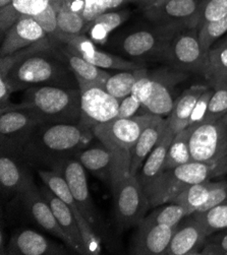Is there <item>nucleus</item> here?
Returning <instances> with one entry per match:
<instances>
[{"label": "nucleus", "mask_w": 227, "mask_h": 255, "mask_svg": "<svg viewBox=\"0 0 227 255\" xmlns=\"http://www.w3.org/2000/svg\"><path fill=\"white\" fill-rule=\"evenodd\" d=\"M93 136V130L82 123H44L23 147L19 159L37 170H56L87 148Z\"/></svg>", "instance_id": "obj_1"}, {"label": "nucleus", "mask_w": 227, "mask_h": 255, "mask_svg": "<svg viewBox=\"0 0 227 255\" xmlns=\"http://www.w3.org/2000/svg\"><path fill=\"white\" fill-rule=\"evenodd\" d=\"M8 78L17 91L36 86H51L65 89H79L74 74L54 49L42 51L14 66Z\"/></svg>", "instance_id": "obj_2"}, {"label": "nucleus", "mask_w": 227, "mask_h": 255, "mask_svg": "<svg viewBox=\"0 0 227 255\" xmlns=\"http://www.w3.org/2000/svg\"><path fill=\"white\" fill-rule=\"evenodd\" d=\"M21 107L33 110L44 123H80L81 92L51 86H36L26 90Z\"/></svg>", "instance_id": "obj_3"}, {"label": "nucleus", "mask_w": 227, "mask_h": 255, "mask_svg": "<svg viewBox=\"0 0 227 255\" xmlns=\"http://www.w3.org/2000/svg\"><path fill=\"white\" fill-rule=\"evenodd\" d=\"M155 116L157 115L145 113L132 118H114L93 127L94 136L115 155L121 178L130 174V151L142 131L154 120Z\"/></svg>", "instance_id": "obj_4"}, {"label": "nucleus", "mask_w": 227, "mask_h": 255, "mask_svg": "<svg viewBox=\"0 0 227 255\" xmlns=\"http://www.w3.org/2000/svg\"><path fill=\"white\" fill-rule=\"evenodd\" d=\"M214 178V165L197 161L161 172L146 188L151 208L171 202L189 186Z\"/></svg>", "instance_id": "obj_5"}, {"label": "nucleus", "mask_w": 227, "mask_h": 255, "mask_svg": "<svg viewBox=\"0 0 227 255\" xmlns=\"http://www.w3.org/2000/svg\"><path fill=\"white\" fill-rule=\"evenodd\" d=\"M163 61L173 68L206 79L209 70L208 53L201 46L198 27L176 33L168 43Z\"/></svg>", "instance_id": "obj_6"}, {"label": "nucleus", "mask_w": 227, "mask_h": 255, "mask_svg": "<svg viewBox=\"0 0 227 255\" xmlns=\"http://www.w3.org/2000/svg\"><path fill=\"white\" fill-rule=\"evenodd\" d=\"M115 199V219L122 230L137 228L146 218L150 202L146 190L137 176L122 177L112 187Z\"/></svg>", "instance_id": "obj_7"}, {"label": "nucleus", "mask_w": 227, "mask_h": 255, "mask_svg": "<svg viewBox=\"0 0 227 255\" xmlns=\"http://www.w3.org/2000/svg\"><path fill=\"white\" fill-rule=\"evenodd\" d=\"M0 114L1 154L19 158L21 150L44 121L33 110L26 107Z\"/></svg>", "instance_id": "obj_8"}, {"label": "nucleus", "mask_w": 227, "mask_h": 255, "mask_svg": "<svg viewBox=\"0 0 227 255\" xmlns=\"http://www.w3.org/2000/svg\"><path fill=\"white\" fill-rule=\"evenodd\" d=\"M190 148L193 161L215 166L227 154V115L200 124L192 133Z\"/></svg>", "instance_id": "obj_9"}, {"label": "nucleus", "mask_w": 227, "mask_h": 255, "mask_svg": "<svg viewBox=\"0 0 227 255\" xmlns=\"http://www.w3.org/2000/svg\"><path fill=\"white\" fill-rule=\"evenodd\" d=\"M143 10L145 17L155 25L181 31L199 25L201 0H165L143 6Z\"/></svg>", "instance_id": "obj_10"}, {"label": "nucleus", "mask_w": 227, "mask_h": 255, "mask_svg": "<svg viewBox=\"0 0 227 255\" xmlns=\"http://www.w3.org/2000/svg\"><path fill=\"white\" fill-rule=\"evenodd\" d=\"M178 32L179 30L161 25L139 30L124 38L122 51L137 61L163 60L168 43Z\"/></svg>", "instance_id": "obj_11"}, {"label": "nucleus", "mask_w": 227, "mask_h": 255, "mask_svg": "<svg viewBox=\"0 0 227 255\" xmlns=\"http://www.w3.org/2000/svg\"><path fill=\"white\" fill-rule=\"evenodd\" d=\"M152 79V94L142 106L147 113L166 118L172 111L175 90L180 84L188 80L189 73L171 66L150 72Z\"/></svg>", "instance_id": "obj_12"}, {"label": "nucleus", "mask_w": 227, "mask_h": 255, "mask_svg": "<svg viewBox=\"0 0 227 255\" xmlns=\"http://www.w3.org/2000/svg\"><path fill=\"white\" fill-rule=\"evenodd\" d=\"M79 90L81 92L80 123L93 129V127L116 117L120 102L102 87L79 84Z\"/></svg>", "instance_id": "obj_13"}, {"label": "nucleus", "mask_w": 227, "mask_h": 255, "mask_svg": "<svg viewBox=\"0 0 227 255\" xmlns=\"http://www.w3.org/2000/svg\"><path fill=\"white\" fill-rule=\"evenodd\" d=\"M37 172L43 183L55 195H57L63 202L66 203V206L70 209L73 216L77 219L89 254H100L102 252L100 238L92 228V226L89 224V222L86 220L83 213L81 212L78 203L73 198V195L63 176L59 172L54 170L38 169Z\"/></svg>", "instance_id": "obj_14"}, {"label": "nucleus", "mask_w": 227, "mask_h": 255, "mask_svg": "<svg viewBox=\"0 0 227 255\" xmlns=\"http://www.w3.org/2000/svg\"><path fill=\"white\" fill-rule=\"evenodd\" d=\"M54 171L59 172L63 176L81 212L92 226L95 232L97 231V234H99V228L102 225V221H101L100 215L92 199L89 190L87 175L83 165L77 159L72 158L63 162Z\"/></svg>", "instance_id": "obj_15"}, {"label": "nucleus", "mask_w": 227, "mask_h": 255, "mask_svg": "<svg viewBox=\"0 0 227 255\" xmlns=\"http://www.w3.org/2000/svg\"><path fill=\"white\" fill-rule=\"evenodd\" d=\"M19 199L38 225L54 237L60 239L71 251L75 252L74 244L60 227L52 209L41 194L39 187L35 184L33 177L30 178Z\"/></svg>", "instance_id": "obj_16"}, {"label": "nucleus", "mask_w": 227, "mask_h": 255, "mask_svg": "<svg viewBox=\"0 0 227 255\" xmlns=\"http://www.w3.org/2000/svg\"><path fill=\"white\" fill-rule=\"evenodd\" d=\"M61 44L67 45L74 53L79 54L92 64L102 69H117L121 71L136 70L145 67V64L142 61L128 60L98 49L95 43L87 35L65 38Z\"/></svg>", "instance_id": "obj_17"}, {"label": "nucleus", "mask_w": 227, "mask_h": 255, "mask_svg": "<svg viewBox=\"0 0 227 255\" xmlns=\"http://www.w3.org/2000/svg\"><path fill=\"white\" fill-rule=\"evenodd\" d=\"M208 237L204 228L190 215L176 227L170 243L163 255L200 254Z\"/></svg>", "instance_id": "obj_18"}, {"label": "nucleus", "mask_w": 227, "mask_h": 255, "mask_svg": "<svg viewBox=\"0 0 227 255\" xmlns=\"http://www.w3.org/2000/svg\"><path fill=\"white\" fill-rule=\"evenodd\" d=\"M83 167L113 187L121 178L115 155L104 144L87 147L75 157Z\"/></svg>", "instance_id": "obj_19"}, {"label": "nucleus", "mask_w": 227, "mask_h": 255, "mask_svg": "<svg viewBox=\"0 0 227 255\" xmlns=\"http://www.w3.org/2000/svg\"><path fill=\"white\" fill-rule=\"evenodd\" d=\"M176 227L148 224L142 221L137 227L131 253L137 255H163Z\"/></svg>", "instance_id": "obj_20"}, {"label": "nucleus", "mask_w": 227, "mask_h": 255, "mask_svg": "<svg viewBox=\"0 0 227 255\" xmlns=\"http://www.w3.org/2000/svg\"><path fill=\"white\" fill-rule=\"evenodd\" d=\"M68 252L65 247L29 229L13 234L5 249V254L10 255H62Z\"/></svg>", "instance_id": "obj_21"}, {"label": "nucleus", "mask_w": 227, "mask_h": 255, "mask_svg": "<svg viewBox=\"0 0 227 255\" xmlns=\"http://www.w3.org/2000/svg\"><path fill=\"white\" fill-rule=\"evenodd\" d=\"M3 37L0 57L10 55L17 50L47 38L40 24L29 15L21 16L17 19Z\"/></svg>", "instance_id": "obj_22"}, {"label": "nucleus", "mask_w": 227, "mask_h": 255, "mask_svg": "<svg viewBox=\"0 0 227 255\" xmlns=\"http://www.w3.org/2000/svg\"><path fill=\"white\" fill-rule=\"evenodd\" d=\"M54 50L74 74L78 84L94 85L104 88V85L111 75L108 71L92 64L79 54L74 53L65 44L56 46Z\"/></svg>", "instance_id": "obj_23"}, {"label": "nucleus", "mask_w": 227, "mask_h": 255, "mask_svg": "<svg viewBox=\"0 0 227 255\" xmlns=\"http://www.w3.org/2000/svg\"><path fill=\"white\" fill-rule=\"evenodd\" d=\"M39 189L43 197L49 203L50 208L52 209L60 227L63 229V231L74 244L75 253L89 254L79 223L73 216L70 209L66 206V203L63 202L57 195H55L46 185L40 187Z\"/></svg>", "instance_id": "obj_24"}, {"label": "nucleus", "mask_w": 227, "mask_h": 255, "mask_svg": "<svg viewBox=\"0 0 227 255\" xmlns=\"http://www.w3.org/2000/svg\"><path fill=\"white\" fill-rule=\"evenodd\" d=\"M168 124L166 118L155 116L154 120L142 131L138 140L130 151L129 173L131 175H138L144 162L161 138Z\"/></svg>", "instance_id": "obj_25"}, {"label": "nucleus", "mask_w": 227, "mask_h": 255, "mask_svg": "<svg viewBox=\"0 0 227 255\" xmlns=\"http://www.w3.org/2000/svg\"><path fill=\"white\" fill-rule=\"evenodd\" d=\"M19 158L1 154L0 159V183L5 197H19L32 175Z\"/></svg>", "instance_id": "obj_26"}, {"label": "nucleus", "mask_w": 227, "mask_h": 255, "mask_svg": "<svg viewBox=\"0 0 227 255\" xmlns=\"http://www.w3.org/2000/svg\"><path fill=\"white\" fill-rule=\"evenodd\" d=\"M54 2L57 10L58 29L61 35L60 44L65 38L85 35L87 25L83 16L85 0H54Z\"/></svg>", "instance_id": "obj_27"}, {"label": "nucleus", "mask_w": 227, "mask_h": 255, "mask_svg": "<svg viewBox=\"0 0 227 255\" xmlns=\"http://www.w3.org/2000/svg\"><path fill=\"white\" fill-rule=\"evenodd\" d=\"M208 88L209 86L195 85L176 98L171 113L166 117L169 128L174 134L183 131L189 126L190 118L198 99Z\"/></svg>", "instance_id": "obj_28"}, {"label": "nucleus", "mask_w": 227, "mask_h": 255, "mask_svg": "<svg viewBox=\"0 0 227 255\" xmlns=\"http://www.w3.org/2000/svg\"><path fill=\"white\" fill-rule=\"evenodd\" d=\"M174 135V132L169 128V126H167L161 138L144 162L140 172L137 175L144 188H146L150 183H152L163 171L167 151Z\"/></svg>", "instance_id": "obj_29"}, {"label": "nucleus", "mask_w": 227, "mask_h": 255, "mask_svg": "<svg viewBox=\"0 0 227 255\" xmlns=\"http://www.w3.org/2000/svg\"><path fill=\"white\" fill-rule=\"evenodd\" d=\"M52 0H12L11 3L0 8V32L1 36L21 16H34L44 11Z\"/></svg>", "instance_id": "obj_30"}, {"label": "nucleus", "mask_w": 227, "mask_h": 255, "mask_svg": "<svg viewBox=\"0 0 227 255\" xmlns=\"http://www.w3.org/2000/svg\"><path fill=\"white\" fill-rule=\"evenodd\" d=\"M130 16L127 9H117L101 14L87 23L85 35H87L94 43L106 42L109 34L117 29Z\"/></svg>", "instance_id": "obj_31"}, {"label": "nucleus", "mask_w": 227, "mask_h": 255, "mask_svg": "<svg viewBox=\"0 0 227 255\" xmlns=\"http://www.w3.org/2000/svg\"><path fill=\"white\" fill-rule=\"evenodd\" d=\"M211 180L212 179H209L189 186L171 202L178 203V205L185 208L189 216L193 215L203 208L209 200L212 188L214 186V181Z\"/></svg>", "instance_id": "obj_32"}, {"label": "nucleus", "mask_w": 227, "mask_h": 255, "mask_svg": "<svg viewBox=\"0 0 227 255\" xmlns=\"http://www.w3.org/2000/svg\"><path fill=\"white\" fill-rule=\"evenodd\" d=\"M197 127H187L183 131L176 133L168 148L163 171L170 170L192 162L190 139ZM162 171V172H163Z\"/></svg>", "instance_id": "obj_33"}, {"label": "nucleus", "mask_w": 227, "mask_h": 255, "mask_svg": "<svg viewBox=\"0 0 227 255\" xmlns=\"http://www.w3.org/2000/svg\"><path fill=\"white\" fill-rule=\"evenodd\" d=\"M147 72L148 70L145 67L136 70H121L118 73L110 75L103 89L120 102L132 95L134 86Z\"/></svg>", "instance_id": "obj_34"}, {"label": "nucleus", "mask_w": 227, "mask_h": 255, "mask_svg": "<svg viewBox=\"0 0 227 255\" xmlns=\"http://www.w3.org/2000/svg\"><path fill=\"white\" fill-rule=\"evenodd\" d=\"M55 47V44L47 37L26 48L15 51L10 55L0 57V76H8L10 70L18 63L29 59L30 57L42 52V51L52 50Z\"/></svg>", "instance_id": "obj_35"}, {"label": "nucleus", "mask_w": 227, "mask_h": 255, "mask_svg": "<svg viewBox=\"0 0 227 255\" xmlns=\"http://www.w3.org/2000/svg\"><path fill=\"white\" fill-rule=\"evenodd\" d=\"M204 228L208 236L227 229V201H223L208 210L192 215Z\"/></svg>", "instance_id": "obj_36"}, {"label": "nucleus", "mask_w": 227, "mask_h": 255, "mask_svg": "<svg viewBox=\"0 0 227 255\" xmlns=\"http://www.w3.org/2000/svg\"><path fill=\"white\" fill-rule=\"evenodd\" d=\"M209 86L227 80V43L217 42L208 52Z\"/></svg>", "instance_id": "obj_37"}, {"label": "nucleus", "mask_w": 227, "mask_h": 255, "mask_svg": "<svg viewBox=\"0 0 227 255\" xmlns=\"http://www.w3.org/2000/svg\"><path fill=\"white\" fill-rule=\"evenodd\" d=\"M188 216L189 214L185 208L178 203L169 202L155 208V210L146 216L143 221L148 224L176 227Z\"/></svg>", "instance_id": "obj_38"}, {"label": "nucleus", "mask_w": 227, "mask_h": 255, "mask_svg": "<svg viewBox=\"0 0 227 255\" xmlns=\"http://www.w3.org/2000/svg\"><path fill=\"white\" fill-rule=\"evenodd\" d=\"M199 29V39L205 52L209 50L227 34V14L220 19L202 24Z\"/></svg>", "instance_id": "obj_39"}, {"label": "nucleus", "mask_w": 227, "mask_h": 255, "mask_svg": "<svg viewBox=\"0 0 227 255\" xmlns=\"http://www.w3.org/2000/svg\"><path fill=\"white\" fill-rule=\"evenodd\" d=\"M210 87L214 92L204 121H214L227 115V80L217 82Z\"/></svg>", "instance_id": "obj_40"}, {"label": "nucleus", "mask_w": 227, "mask_h": 255, "mask_svg": "<svg viewBox=\"0 0 227 255\" xmlns=\"http://www.w3.org/2000/svg\"><path fill=\"white\" fill-rule=\"evenodd\" d=\"M32 17L40 24L46 36L55 44V46H58L60 44L61 35L58 29L57 10L54 0H52L51 3L47 6L44 11Z\"/></svg>", "instance_id": "obj_41"}, {"label": "nucleus", "mask_w": 227, "mask_h": 255, "mask_svg": "<svg viewBox=\"0 0 227 255\" xmlns=\"http://www.w3.org/2000/svg\"><path fill=\"white\" fill-rule=\"evenodd\" d=\"M137 2L136 0H85L83 16L86 22H90L105 12L117 10L124 4Z\"/></svg>", "instance_id": "obj_42"}, {"label": "nucleus", "mask_w": 227, "mask_h": 255, "mask_svg": "<svg viewBox=\"0 0 227 255\" xmlns=\"http://www.w3.org/2000/svg\"><path fill=\"white\" fill-rule=\"evenodd\" d=\"M227 14V0H201L200 22L198 28L209 21L222 18Z\"/></svg>", "instance_id": "obj_43"}, {"label": "nucleus", "mask_w": 227, "mask_h": 255, "mask_svg": "<svg viewBox=\"0 0 227 255\" xmlns=\"http://www.w3.org/2000/svg\"><path fill=\"white\" fill-rule=\"evenodd\" d=\"M213 92L214 90L209 86V88L198 99L190 118V122H189L190 127H198L200 124L204 122Z\"/></svg>", "instance_id": "obj_44"}, {"label": "nucleus", "mask_w": 227, "mask_h": 255, "mask_svg": "<svg viewBox=\"0 0 227 255\" xmlns=\"http://www.w3.org/2000/svg\"><path fill=\"white\" fill-rule=\"evenodd\" d=\"M15 92L17 89L8 76H0V113L21 108L20 104L10 102V97Z\"/></svg>", "instance_id": "obj_45"}, {"label": "nucleus", "mask_w": 227, "mask_h": 255, "mask_svg": "<svg viewBox=\"0 0 227 255\" xmlns=\"http://www.w3.org/2000/svg\"><path fill=\"white\" fill-rule=\"evenodd\" d=\"M200 254L227 255V229L218 232L213 237L209 236Z\"/></svg>", "instance_id": "obj_46"}, {"label": "nucleus", "mask_w": 227, "mask_h": 255, "mask_svg": "<svg viewBox=\"0 0 227 255\" xmlns=\"http://www.w3.org/2000/svg\"><path fill=\"white\" fill-rule=\"evenodd\" d=\"M152 79H151L150 72L148 71L147 74L141 78L133 88L132 95L140 102L142 106L149 100L151 94H152Z\"/></svg>", "instance_id": "obj_47"}, {"label": "nucleus", "mask_w": 227, "mask_h": 255, "mask_svg": "<svg viewBox=\"0 0 227 255\" xmlns=\"http://www.w3.org/2000/svg\"><path fill=\"white\" fill-rule=\"evenodd\" d=\"M140 108H142V104L133 95H130L120 101L118 112L115 118H132L138 115V111L140 110Z\"/></svg>", "instance_id": "obj_48"}, {"label": "nucleus", "mask_w": 227, "mask_h": 255, "mask_svg": "<svg viewBox=\"0 0 227 255\" xmlns=\"http://www.w3.org/2000/svg\"><path fill=\"white\" fill-rule=\"evenodd\" d=\"M227 201V181H216L214 182V186L212 188L209 200L206 205L198 212H202L208 210L214 206L219 205V203Z\"/></svg>", "instance_id": "obj_49"}, {"label": "nucleus", "mask_w": 227, "mask_h": 255, "mask_svg": "<svg viewBox=\"0 0 227 255\" xmlns=\"http://www.w3.org/2000/svg\"><path fill=\"white\" fill-rule=\"evenodd\" d=\"M227 174V154L214 166V178Z\"/></svg>", "instance_id": "obj_50"}, {"label": "nucleus", "mask_w": 227, "mask_h": 255, "mask_svg": "<svg viewBox=\"0 0 227 255\" xmlns=\"http://www.w3.org/2000/svg\"><path fill=\"white\" fill-rule=\"evenodd\" d=\"M162 1H165V0H143L141 4L143 6H148V5L156 4V3H159V2H162Z\"/></svg>", "instance_id": "obj_51"}, {"label": "nucleus", "mask_w": 227, "mask_h": 255, "mask_svg": "<svg viewBox=\"0 0 227 255\" xmlns=\"http://www.w3.org/2000/svg\"><path fill=\"white\" fill-rule=\"evenodd\" d=\"M12 0H0V8H3L11 3Z\"/></svg>", "instance_id": "obj_52"}, {"label": "nucleus", "mask_w": 227, "mask_h": 255, "mask_svg": "<svg viewBox=\"0 0 227 255\" xmlns=\"http://www.w3.org/2000/svg\"><path fill=\"white\" fill-rule=\"evenodd\" d=\"M218 42H220V43H227V34L223 38H221Z\"/></svg>", "instance_id": "obj_53"}, {"label": "nucleus", "mask_w": 227, "mask_h": 255, "mask_svg": "<svg viewBox=\"0 0 227 255\" xmlns=\"http://www.w3.org/2000/svg\"><path fill=\"white\" fill-rule=\"evenodd\" d=\"M136 1H137V2H139V3H142L143 0H136Z\"/></svg>", "instance_id": "obj_54"}]
</instances>
